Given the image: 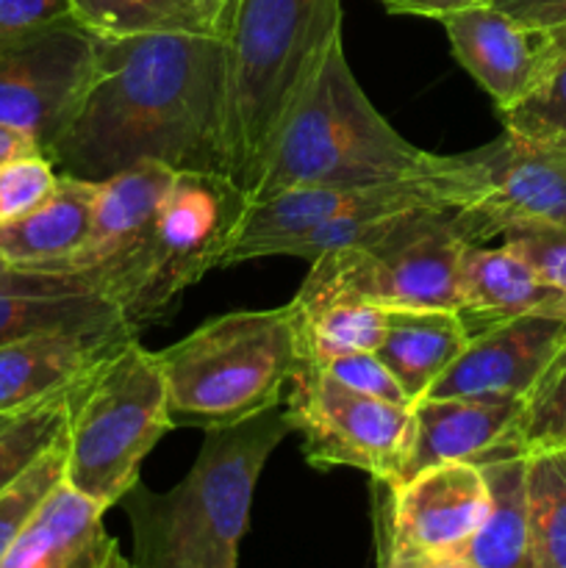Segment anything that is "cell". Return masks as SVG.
<instances>
[{"label": "cell", "instance_id": "cell-11", "mask_svg": "<svg viewBox=\"0 0 566 568\" xmlns=\"http://www.w3.org/2000/svg\"><path fill=\"white\" fill-rule=\"evenodd\" d=\"M94 61L98 37L75 17L0 42V125L28 133L48 153L81 105Z\"/></svg>", "mask_w": 566, "mask_h": 568}, {"label": "cell", "instance_id": "cell-4", "mask_svg": "<svg viewBox=\"0 0 566 568\" xmlns=\"http://www.w3.org/2000/svg\"><path fill=\"white\" fill-rule=\"evenodd\" d=\"M447 155L427 153L397 133L350 70L344 37L322 61L289 120L253 200L297 186H375L438 175Z\"/></svg>", "mask_w": 566, "mask_h": 568}, {"label": "cell", "instance_id": "cell-21", "mask_svg": "<svg viewBox=\"0 0 566 568\" xmlns=\"http://www.w3.org/2000/svg\"><path fill=\"white\" fill-rule=\"evenodd\" d=\"M98 183L59 175L42 205L22 220L0 225V255L14 270L59 272L83 247L92 231Z\"/></svg>", "mask_w": 566, "mask_h": 568}, {"label": "cell", "instance_id": "cell-43", "mask_svg": "<svg viewBox=\"0 0 566 568\" xmlns=\"http://www.w3.org/2000/svg\"><path fill=\"white\" fill-rule=\"evenodd\" d=\"M469 568H472V566H469Z\"/></svg>", "mask_w": 566, "mask_h": 568}, {"label": "cell", "instance_id": "cell-9", "mask_svg": "<svg viewBox=\"0 0 566 568\" xmlns=\"http://www.w3.org/2000/svg\"><path fill=\"white\" fill-rule=\"evenodd\" d=\"M283 414L292 433L303 436V455L316 469L350 466L388 486L403 477L414 436L411 408L364 397L303 361L283 399Z\"/></svg>", "mask_w": 566, "mask_h": 568}, {"label": "cell", "instance_id": "cell-38", "mask_svg": "<svg viewBox=\"0 0 566 568\" xmlns=\"http://www.w3.org/2000/svg\"><path fill=\"white\" fill-rule=\"evenodd\" d=\"M425 568H469L464 564V558H438V560H431Z\"/></svg>", "mask_w": 566, "mask_h": 568}, {"label": "cell", "instance_id": "cell-25", "mask_svg": "<svg viewBox=\"0 0 566 568\" xmlns=\"http://www.w3.org/2000/svg\"><path fill=\"white\" fill-rule=\"evenodd\" d=\"M289 305L297 320L305 364L325 366L342 355L375 353L386 331V308L355 294L297 292Z\"/></svg>", "mask_w": 566, "mask_h": 568}, {"label": "cell", "instance_id": "cell-19", "mask_svg": "<svg viewBox=\"0 0 566 568\" xmlns=\"http://www.w3.org/2000/svg\"><path fill=\"white\" fill-rule=\"evenodd\" d=\"M458 292V314L469 336L516 316L566 320V294L549 286L522 255L505 244H466L461 255Z\"/></svg>", "mask_w": 566, "mask_h": 568}, {"label": "cell", "instance_id": "cell-17", "mask_svg": "<svg viewBox=\"0 0 566 568\" xmlns=\"http://www.w3.org/2000/svg\"><path fill=\"white\" fill-rule=\"evenodd\" d=\"M172 178L175 170L144 161L98 183L92 231L61 275L83 277L94 292L103 294L117 272L142 247Z\"/></svg>", "mask_w": 566, "mask_h": 568}, {"label": "cell", "instance_id": "cell-37", "mask_svg": "<svg viewBox=\"0 0 566 568\" xmlns=\"http://www.w3.org/2000/svg\"><path fill=\"white\" fill-rule=\"evenodd\" d=\"M26 153H42V150L37 148V142H33L28 133L17 131V128L0 125V164Z\"/></svg>", "mask_w": 566, "mask_h": 568}, {"label": "cell", "instance_id": "cell-7", "mask_svg": "<svg viewBox=\"0 0 566 568\" xmlns=\"http://www.w3.org/2000/svg\"><path fill=\"white\" fill-rule=\"evenodd\" d=\"M250 203L225 172H175L142 247L103 297L133 331L166 320L189 286L222 266Z\"/></svg>", "mask_w": 566, "mask_h": 568}, {"label": "cell", "instance_id": "cell-5", "mask_svg": "<svg viewBox=\"0 0 566 568\" xmlns=\"http://www.w3.org/2000/svg\"><path fill=\"white\" fill-rule=\"evenodd\" d=\"M172 427L239 425L281 408L303 366L292 305L233 311L155 353Z\"/></svg>", "mask_w": 566, "mask_h": 568}, {"label": "cell", "instance_id": "cell-18", "mask_svg": "<svg viewBox=\"0 0 566 568\" xmlns=\"http://www.w3.org/2000/svg\"><path fill=\"white\" fill-rule=\"evenodd\" d=\"M103 514L61 483L6 549L0 568H131L120 544L105 532Z\"/></svg>", "mask_w": 566, "mask_h": 568}, {"label": "cell", "instance_id": "cell-36", "mask_svg": "<svg viewBox=\"0 0 566 568\" xmlns=\"http://www.w3.org/2000/svg\"><path fill=\"white\" fill-rule=\"evenodd\" d=\"M392 14H411V17H427V20H444L458 11L477 9V6H488L492 0H377Z\"/></svg>", "mask_w": 566, "mask_h": 568}, {"label": "cell", "instance_id": "cell-10", "mask_svg": "<svg viewBox=\"0 0 566 568\" xmlns=\"http://www.w3.org/2000/svg\"><path fill=\"white\" fill-rule=\"evenodd\" d=\"M461 200L453 211L469 244L499 239L511 225L566 231V153L503 131L477 150L455 153Z\"/></svg>", "mask_w": 566, "mask_h": 568}, {"label": "cell", "instance_id": "cell-41", "mask_svg": "<svg viewBox=\"0 0 566 568\" xmlns=\"http://www.w3.org/2000/svg\"><path fill=\"white\" fill-rule=\"evenodd\" d=\"M558 458L564 460V466H566V449H558Z\"/></svg>", "mask_w": 566, "mask_h": 568}, {"label": "cell", "instance_id": "cell-26", "mask_svg": "<svg viewBox=\"0 0 566 568\" xmlns=\"http://www.w3.org/2000/svg\"><path fill=\"white\" fill-rule=\"evenodd\" d=\"M530 568H566V466L558 453L527 455Z\"/></svg>", "mask_w": 566, "mask_h": 568}, {"label": "cell", "instance_id": "cell-39", "mask_svg": "<svg viewBox=\"0 0 566 568\" xmlns=\"http://www.w3.org/2000/svg\"><path fill=\"white\" fill-rule=\"evenodd\" d=\"M6 272H11V264H9V261L3 258V255H0V277H3Z\"/></svg>", "mask_w": 566, "mask_h": 568}, {"label": "cell", "instance_id": "cell-29", "mask_svg": "<svg viewBox=\"0 0 566 568\" xmlns=\"http://www.w3.org/2000/svg\"><path fill=\"white\" fill-rule=\"evenodd\" d=\"M67 433L9 488L0 491V558L17 541L28 521L39 514L50 494L64 483Z\"/></svg>", "mask_w": 566, "mask_h": 568}, {"label": "cell", "instance_id": "cell-8", "mask_svg": "<svg viewBox=\"0 0 566 568\" xmlns=\"http://www.w3.org/2000/svg\"><path fill=\"white\" fill-rule=\"evenodd\" d=\"M466 244L453 211H403L377 242L338 247L311 261L300 292L355 294L386 311H458Z\"/></svg>", "mask_w": 566, "mask_h": 568}, {"label": "cell", "instance_id": "cell-28", "mask_svg": "<svg viewBox=\"0 0 566 568\" xmlns=\"http://www.w3.org/2000/svg\"><path fill=\"white\" fill-rule=\"evenodd\" d=\"M514 447L519 455L566 449V347L525 399L514 430Z\"/></svg>", "mask_w": 566, "mask_h": 568}, {"label": "cell", "instance_id": "cell-13", "mask_svg": "<svg viewBox=\"0 0 566 568\" xmlns=\"http://www.w3.org/2000/svg\"><path fill=\"white\" fill-rule=\"evenodd\" d=\"M438 22L447 31L455 61L486 89L499 114L522 103L547 78L566 39V26H522L492 3Z\"/></svg>", "mask_w": 566, "mask_h": 568}, {"label": "cell", "instance_id": "cell-16", "mask_svg": "<svg viewBox=\"0 0 566 568\" xmlns=\"http://www.w3.org/2000/svg\"><path fill=\"white\" fill-rule=\"evenodd\" d=\"M137 338L128 322L37 333L0 347V416L75 386L111 353Z\"/></svg>", "mask_w": 566, "mask_h": 568}, {"label": "cell", "instance_id": "cell-32", "mask_svg": "<svg viewBox=\"0 0 566 568\" xmlns=\"http://www.w3.org/2000/svg\"><path fill=\"white\" fill-rule=\"evenodd\" d=\"M505 247L527 261L549 286L566 294V231L553 225H511L499 233Z\"/></svg>", "mask_w": 566, "mask_h": 568}, {"label": "cell", "instance_id": "cell-23", "mask_svg": "<svg viewBox=\"0 0 566 568\" xmlns=\"http://www.w3.org/2000/svg\"><path fill=\"white\" fill-rule=\"evenodd\" d=\"M72 17L100 39L194 33L231 42L239 0H70Z\"/></svg>", "mask_w": 566, "mask_h": 568}, {"label": "cell", "instance_id": "cell-3", "mask_svg": "<svg viewBox=\"0 0 566 568\" xmlns=\"http://www.w3.org/2000/svg\"><path fill=\"white\" fill-rule=\"evenodd\" d=\"M342 0H239L231 33L228 175L253 197L327 50Z\"/></svg>", "mask_w": 566, "mask_h": 568}, {"label": "cell", "instance_id": "cell-24", "mask_svg": "<svg viewBox=\"0 0 566 568\" xmlns=\"http://www.w3.org/2000/svg\"><path fill=\"white\" fill-rule=\"evenodd\" d=\"M488 505L481 527L461 552L472 568H530L527 530V455L483 460Z\"/></svg>", "mask_w": 566, "mask_h": 568}, {"label": "cell", "instance_id": "cell-20", "mask_svg": "<svg viewBox=\"0 0 566 568\" xmlns=\"http://www.w3.org/2000/svg\"><path fill=\"white\" fill-rule=\"evenodd\" d=\"M125 322L89 281L59 272L14 270L0 277V347L64 327Z\"/></svg>", "mask_w": 566, "mask_h": 568}, {"label": "cell", "instance_id": "cell-12", "mask_svg": "<svg viewBox=\"0 0 566 568\" xmlns=\"http://www.w3.org/2000/svg\"><path fill=\"white\" fill-rule=\"evenodd\" d=\"M455 205H458L455 155H447L444 170L431 178H408V181L375 183V186L283 189V192L250 203L222 266L281 255L283 247L294 239L338 216L364 214V211H455Z\"/></svg>", "mask_w": 566, "mask_h": 568}, {"label": "cell", "instance_id": "cell-33", "mask_svg": "<svg viewBox=\"0 0 566 568\" xmlns=\"http://www.w3.org/2000/svg\"><path fill=\"white\" fill-rule=\"evenodd\" d=\"M322 369H325L333 381L353 388V392L364 394V397L383 399V403L400 405V408H411V405H414L408 399V394L403 392V386L394 381L392 372L383 366V361L377 358L375 353L342 355V358L327 361Z\"/></svg>", "mask_w": 566, "mask_h": 568}, {"label": "cell", "instance_id": "cell-2", "mask_svg": "<svg viewBox=\"0 0 566 568\" xmlns=\"http://www.w3.org/2000/svg\"><path fill=\"white\" fill-rule=\"evenodd\" d=\"M289 433L281 405L205 430L192 469L170 491L137 483L122 499L133 530L131 568H239L255 483Z\"/></svg>", "mask_w": 566, "mask_h": 568}, {"label": "cell", "instance_id": "cell-6", "mask_svg": "<svg viewBox=\"0 0 566 568\" xmlns=\"http://www.w3.org/2000/svg\"><path fill=\"white\" fill-rule=\"evenodd\" d=\"M172 427L155 353L122 344L75 386L64 483L109 510L139 483V466Z\"/></svg>", "mask_w": 566, "mask_h": 568}, {"label": "cell", "instance_id": "cell-14", "mask_svg": "<svg viewBox=\"0 0 566 568\" xmlns=\"http://www.w3.org/2000/svg\"><path fill=\"white\" fill-rule=\"evenodd\" d=\"M566 347V320L516 316L469 336L427 397L527 399Z\"/></svg>", "mask_w": 566, "mask_h": 568}, {"label": "cell", "instance_id": "cell-31", "mask_svg": "<svg viewBox=\"0 0 566 568\" xmlns=\"http://www.w3.org/2000/svg\"><path fill=\"white\" fill-rule=\"evenodd\" d=\"M59 172L44 153H26L0 164V225L22 220L55 189Z\"/></svg>", "mask_w": 566, "mask_h": 568}, {"label": "cell", "instance_id": "cell-1", "mask_svg": "<svg viewBox=\"0 0 566 568\" xmlns=\"http://www.w3.org/2000/svg\"><path fill=\"white\" fill-rule=\"evenodd\" d=\"M231 42L194 33L100 39L81 105L44 155L59 175L103 183L155 161L225 172Z\"/></svg>", "mask_w": 566, "mask_h": 568}, {"label": "cell", "instance_id": "cell-15", "mask_svg": "<svg viewBox=\"0 0 566 568\" xmlns=\"http://www.w3.org/2000/svg\"><path fill=\"white\" fill-rule=\"evenodd\" d=\"M525 399L422 397L411 405L414 436L400 483L442 464H483L519 455L514 430ZM397 483V486H400Z\"/></svg>", "mask_w": 566, "mask_h": 568}, {"label": "cell", "instance_id": "cell-34", "mask_svg": "<svg viewBox=\"0 0 566 568\" xmlns=\"http://www.w3.org/2000/svg\"><path fill=\"white\" fill-rule=\"evenodd\" d=\"M72 20L70 0H0V42Z\"/></svg>", "mask_w": 566, "mask_h": 568}, {"label": "cell", "instance_id": "cell-27", "mask_svg": "<svg viewBox=\"0 0 566 568\" xmlns=\"http://www.w3.org/2000/svg\"><path fill=\"white\" fill-rule=\"evenodd\" d=\"M75 386L50 394L31 408L17 410L0 422V491L9 488L17 477L26 475L64 436L67 425H70Z\"/></svg>", "mask_w": 566, "mask_h": 568}, {"label": "cell", "instance_id": "cell-35", "mask_svg": "<svg viewBox=\"0 0 566 568\" xmlns=\"http://www.w3.org/2000/svg\"><path fill=\"white\" fill-rule=\"evenodd\" d=\"M499 11L514 17L522 26L533 28H564L566 0H492Z\"/></svg>", "mask_w": 566, "mask_h": 568}, {"label": "cell", "instance_id": "cell-42", "mask_svg": "<svg viewBox=\"0 0 566 568\" xmlns=\"http://www.w3.org/2000/svg\"><path fill=\"white\" fill-rule=\"evenodd\" d=\"M6 419V416H0V422H3Z\"/></svg>", "mask_w": 566, "mask_h": 568}, {"label": "cell", "instance_id": "cell-30", "mask_svg": "<svg viewBox=\"0 0 566 568\" xmlns=\"http://www.w3.org/2000/svg\"><path fill=\"white\" fill-rule=\"evenodd\" d=\"M503 125L514 136L538 144L566 136V39L547 78L522 103L503 111Z\"/></svg>", "mask_w": 566, "mask_h": 568}, {"label": "cell", "instance_id": "cell-40", "mask_svg": "<svg viewBox=\"0 0 566 568\" xmlns=\"http://www.w3.org/2000/svg\"><path fill=\"white\" fill-rule=\"evenodd\" d=\"M547 144H555V148H558V150H564V153H566V136L555 139V142H547Z\"/></svg>", "mask_w": 566, "mask_h": 568}, {"label": "cell", "instance_id": "cell-22", "mask_svg": "<svg viewBox=\"0 0 566 568\" xmlns=\"http://www.w3.org/2000/svg\"><path fill=\"white\" fill-rule=\"evenodd\" d=\"M466 344L469 331L458 311L388 308L386 331L375 355L403 386L411 403H416L427 397Z\"/></svg>", "mask_w": 566, "mask_h": 568}]
</instances>
